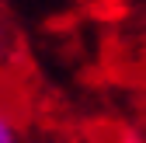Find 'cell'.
<instances>
[{
  "mask_svg": "<svg viewBox=\"0 0 146 143\" xmlns=\"http://www.w3.org/2000/svg\"><path fill=\"white\" fill-rule=\"evenodd\" d=\"M0 143H17V133H14V126L7 122L4 112H0Z\"/></svg>",
  "mask_w": 146,
  "mask_h": 143,
  "instance_id": "cell-1",
  "label": "cell"
}]
</instances>
